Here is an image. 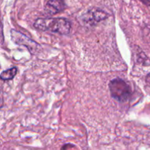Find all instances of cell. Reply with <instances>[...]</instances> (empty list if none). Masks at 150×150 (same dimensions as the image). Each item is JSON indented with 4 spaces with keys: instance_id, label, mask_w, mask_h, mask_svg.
Here are the masks:
<instances>
[{
    "instance_id": "6",
    "label": "cell",
    "mask_w": 150,
    "mask_h": 150,
    "mask_svg": "<svg viewBox=\"0 0 150 150\" xmlns=\"http://www.w3.org/2000/svg\"><path fill=\"white\" fill-rule=\"evenodd\" d=\"M18 68L16 67H13L12 68L6 70L1 73V79L3 81H10L12 80L16 76L17 73Z\"/></svg>"
},
{
    "instance_id": "4",
    "label": "cell",
    "mask_w": 150,
    "mask_h": 150,
    "mask_svg": "<svg viewBox=\"0 0 150 150\" xmlns=\"http://www.w3.org/2000/svg\"><path fill=\"white\" fill-rule=\"evenodd\" d=\"M11 37L12 40L16 43L18 44V45H24L32 53H35V51L38 50V48L39 47V45L38 43L29 39L26 35H23L21 32H17L14 29L11 30Z\"/></svg>"
},
{
    "instance_id": "5",
    "label": "cell",
    "mask_w": 150,
    "mask_h": 150,
    "mask_svg": "<svg viewBox=\"0 0 150 150\" xmlns=\"http://www.w3.org/2000/svg\"><path fill=\"white\" fill-rule=\"evenodd\" d=\"M64 0H48L45 7V11L48 15H55L65 9Z\"/></svg>"
},
{
    "instance_id": "8",
    "label": "cell",
    "mask_w": 150,
    "mask_h": 150,
    "mask_svg": "<svg viewBox=\"0 0 150 150\" xmlns=\"http://www.w3.org/2000/svg\"><path fill=\"white\" fill-rule=\"evenodd\" d=\"M143 4H146V5L149 6L150 5V0H140Z\"/></svg>"
},
{
    "instance_id": "3",
    "label": "cell",
    "mask_w": 150,
    "mask_h": 150,
    "mask_svg": "<svg viewBox=\"0 0 150 150\" xmlns=\"http://www.w3.org/2000/svg\"><path fill=\"white\" fill-rule=\"evenodd\" d=\"M108 17V14L101 9L92 8L82 16V21L89 26H94Z\"/></svg>"
},
{
    "instance_id": "1",
    "label": "cell",
    "mask_w": 150,
    "mask_h": 150,
    "mask_svg": "<svg viewBox=\"0 0 150 150\" xmlns=\"http://www.w3.org/2000/svg\"><path fill=\"white\" fill-rule=\"evenodd\" d=\"M34 27L39 31L64 35L70 33L71 23L64 18H46L37 19L34 23Z\"/></svg>"
},
{
    "instance_id": "7",
    "label": "cell",
    "mask_w": 150,
    "mask_h": 150,
    "mask_svg": "<svg viewBox=\"0 0 150 150\" xmlns=\"http://www.w3.org/2000/svg\"><path fill=\"white\" fill-rule=\"evenodd\" d=\"M146 84H147V86L150 88V73H149V74H148L147 76H146Z\"/></svg>"
},
{
    "instance_id": "2",
    "label": "cell",
    "mask_w": 150,
    "mask_h": 150,
    "mask_svg": "<svg viewBox=\"0 0 150 150\" xmlns=\"http://www.w3.org/2000/svg\"><path fill=\"white\" fill-rule=\"evenodd\" d=\"M109 90L111 96L120 103L127 102L132 95L130 85L120 78L114 79L110 81Z\"/></svg>"
}]
</instances>
